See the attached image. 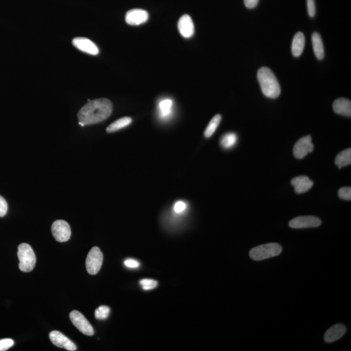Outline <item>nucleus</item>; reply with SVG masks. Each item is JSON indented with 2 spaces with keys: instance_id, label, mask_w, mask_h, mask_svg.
I'll return each instance as SVG.
<instances>
[{
  "instance_id": "f257e3e1",
  "label": "nucleus",
  "mask_w": 351,
  "mask_h": 351,
  "mask_svg": "<svg viewBox=\"0 0 351 351\" xmlns=\"http://www.w3.org/2000/svg\"><path fill=\"white\" fill-rule=\"evenodd\" d=\"M113 112V104L108 99L90 100L79 110V124L81 126L98 124L106 120Z\"/></svg>"
},
{
  "instance_id": "f03ea898",
  "label": "nucleus",
  "mask_w": 351,
  "mask_h": 351,
  "mask_svg": "<svg viewBox=\"0 0 351 351\" xmlns=\"http://www.w3.org/2000/svg\"><path fill=\"white\" fill-rule=\"evenodd\" d=\"M257 79L263 94L270 98H277L281 93V86L273 71L261 67L257 72Z\"/></svg>"
},
{
  "instance_id": "7ed1b4c3",
  "label": "nucleus",
  "mask_w": 351,
  "mask_h": 351,
  "mask_svg": "<svg viewBox=\"0 0 351 351\" xmlns=\"http://www.w3.org/2000/svg\"><path fill=\"white\" fill-rule=\"evenodd\" d=\"M18 257L20 261L19 269L23 272H31L36 264V257L31 246L22 243L18 247Z\"/></svg>"
},
{
  "instance_id": "20e7f679",
  "label": "nucleus",
  "mask_w": 351,
  "mask_h": 351,
  "mask_svg": "<svg viewBox=\"0 0 351 351\" xmlns=\"http://www.w3.org/2000/svg\"><path fill=\"white\" fill-rule=\"evenodd\" d=\"M282 247L279 243L264 244L253 248L249 252L250 257L253 260L261 261L281 255Z\"/></svg>"
},
{
  "instance_id": "39448f33",
  "label": "nucleus",
  "mask_w": 351,
  "mask_h": 351,
  "mask_svg": "<svg viewBox=\"0 0 351 351\" xmlns=\"http://www.w3.org/2000/svg\"><path fill=\"white\" fill-rule=\"evenodd\" d=\"M103 259L104 257L100 249L97 247H93L89 251L85 261L87 272L90 275H96L102 267Z\"/></svg>"
},
{
  "instance_id": "423d86ee",
  "label": "nucleus",
  "mask_w": 351,
  "mask_h": 351,
  "mask_svg": "<svg viewBox=\"0 0 351 351\" xmlns=\"http://www.w3.org/2000/svg\"><path fill=\"white\" fill-rule=\"evenodd\" d=\"M69 316H70V319L72 321V324L83 334L89 336L94 335V330L92 325L82 313L78 311L74 310L70 312Z\"/></svg>"
},
{
  "instance_id": "0eeeda50",
  "label": "nucleus",
  "mask_w": 351,
  "mask_h": 351,
  "mask_svg": "<svg viewBox=\"0 0 351 351\" xmlns=\"http://www.w3.org/2000/svg\"><path fill=\"white\" fill-rule=\"evenodd\" d=\"M51 233L55 239L60 243L69 241L71 236L70 226L63 220H57L52 224Z\"/></svg>"
},
{
  "instance_id": "6e6552de",
  "label": "nucleus",
  "mask_w": 351,
  "mask_h": 351,
  "mask_svg": "<svg viewBox=\"0 0 351 351\" xmlns=\"http://www.w3.org/2000/svg\"><path fill=\"white\" fill-rule=\"evenodd\" d=\"M321 224V219L318 217L314 216H300L289 221V226L292 229H301L318 227Z\"/></svg>"
},
{
  "instance_id": "1a4fd4ad",
  "label": "nucleus",
  "mask_w": 351,
  "mask_h": 351,
  "mask_svg": "<svg viewBox=\"0 0 351 351\" xmlns=\"http://www.w3.org/2000/svg\"><path fill=\"white\" fill-rule=\"evenodd\" d=\"M313 150V144L310 136L300 139L293 148V154L297 159H303Z\"/></svg>"
},
{
  "instance_id": "9d476101",
  "label": "nucleus",
  "mask_w": 351,
  "mask_h": 351,
  "mask_svg": "<svg viewBox=\"0 0 351 351\" xmlns=\"http://www.w3.org/2000/svg\"><path fill=\"white\" fill-rule=\"evenodd\" d=\"M49 337L52 344L58 348L70 351L77 350L76 345L59 331H52L49 333Z\"/></svg>"
},
{
  "instance_id": "9b49d317",
  "label": "nucleus",
  "mask_w": 351,
  "mask_h": 351,
  "mask_svg": "<svg viewBox=\"0 0 351 351\" xmlns=\"http://www.w3.org/2000/svg\"><path fill=\"white\" fill-rule=\"evenodd\" d=\"M149 15L147 11L142 9H135L127 12L126 23L131 25H139L145 23L148 21Z\"/></svg>"
},
{
  "instance_id": "f8f14e48",
  "label": "nucleus",
  "mask_w": 351,
  "mask_h": 351,
  "mask_svg": "<svg viewBox=\"0 0 351 351\" xmlns=\"http://www.w3.org/2000/svg\"><path fill=\"white\" fill-rule=\"evenodd\" d=\"M72 45L79 50L88 54L96 55L99 53L98 47L90 39L84 37H76L73 39Z\"/></svg>"
},
{
  "instance_id": "ddd939ff",
  "label": "nucleus",
  "mask_w": 351,
  "mask_h": 351,
  "mask_svg": "<svg viewBox=\"0 0 351 351\" xmlns=\"http://www.w3.org/2000/svg\"><path fill=\"white\" fill-rule=\"evenodd\" d=\"M178 30L185 38H190L195 32V27L192 19L189 15H184L180 18L178 23Z\"/></svg>"
},
{
  "instance_id": "4468645a",
  "label": "nucleus",
  "mask_w": 351,
  "mask_h": 351,
  "mask_svg": "<svg viewBox=\"0 0 351 351\" xmlns=\"http://www.w3.org/2000/svg\"><path fill=\"white\" fill-rule=\"evenodd\" d=\"M347 331L346 327L343 324H336L330 327L325 333V342L332 343L340 340L344 336Z\"/></svg>"
},
{
  "instance_id": "2eb2a0df",
  "label": "nucleus",
  "mask_w": 351,
  "mask_h": 351,
  "mask_svg": "<svg viewBox=\"0 0 351 351\" xmlns=\"http://www.w3.org/2000/svg\"><path fill=\"white\" fill-rule=\"evenodd\" d=\"M291 184L297 193H306L312 187L313 182L306 176H299L291 180Z\"/></svg>"
},
{
  "instance_id": "dca6fc26",
  "label": "nucleus",
  "mask_w": 351,
  "mask_h": 351,
  "mask_svg": "<svg viewBox=\"0 0 351 351\" xmlns=\"http://www.w3.org/2000/svg\"><path fill=\"white\" fill-rule=\"evenodd\" d=\"M333 110L337 114L341 116L351 117V102L348 99L338 98L333 104Z\"/></svg>"
},
{
  "instance_id": "f3484780",
  "label": "nucleus",
  "mask_w": 351,
  "mask_h": 351,
  "mask_svg": "<svg viewBox=\"0 0 351 351\" xmlns=\"http://www.w3.org/2000/svg\"><path fill=\"white\" fill-rule=\"evenodd\" d=\"M305 46V37L304 34L301 32H298L295 34L293 40L292 46H291V51L295 57L301 56Z\"/></svg>"
},
{
  "instance_id": "a211bd4d",
  "label": "nucleus",
  "mask_w": 351,
  "mask_h": 351,
  "mask_svg": "<svg viewBox=\"0 0 351 351\" xmlns=\"http://www.w3.org/2000/svg\"><path fill=\"white\" fill-rule=\"evenodd\" d=\"M313 51L319 60H322L325 56L324 46L321 35L318 33H313L312 35Z\"/></svg>"
},
{
  "instance_id": "6ab92c4d",
  "label": "nucleus",
  "mask_w": 351,
  "mask_h": 351,
  "mask_svg": "<svg viewBox=\"0 0 351 351\" xmlns=\"http://www.w3.org/2000/svg\"><path fill=\"white\" fill-rule=\"evenodd\" d=\"M132 119L130 117H122L119 118L118 120L115 121L112 124L106 129V132L108 133L116 132L117 131L121 130V129L126 128L132 123Z\"/></svg>"
},
{
  "instance_id": "aec40b11",
  "label": "nucleus",
  "mask_w": 351,
  "mask_h": 351,
  "mask_svg": "<svg viewBox=\"0 0 351 351\" xmlns=\"http://www.w3.org/2000/svg\"><path fill=\"white\" fill-rule=\"evenodd\" d=\"M335 164L338 166L339 168H342L344 166L349 165L351 164V149L345 150L341 152L336 156L335 160Z\"/></svg>"
},
{
  "instance_id": "412c9836",
  "label": "nucleus",
  "mask_w": 351,
  "mask_h": 351,
  "mask_svg": "<svg viewBox=\"0 0 351 351\" xmlns=\"http://www.w3.org/2000/svg\"><path fill=\"white\" fill-rule=\"evenodd\" d=\"M237 136L234 133H228V134H225L221 138V141H220L222 147L225 148V149H230V148H233L237 143Z\"/></svg>"
},
{
  "instance_id": "4be33fe9",
  "label": "nucleus",
  "mask_w": 351,
  "mask_h": 351,
  "mask_svg": "<svg viewBox=\"0 0 351 351\" xmlns=\"http://www.w3.org/2000/svg\"><path fill=\"white\" fill-rule=\"evenodd\" d=\"M222 117L220 115H217L211 119L209 124L206 128L205 132H204V136L206 138H210L213 136L217 127L219 126L220 122H221Z\"/></svg>"
},
{
  "instance_id": "5701e85b",
  "label": "nucleus",
  "mask_w": 351,
  "mask_h": 351,
  "mask_svg": "<svg viewBox=\"0 0 351 351\" xmlns=\"http://www.w3.org/2000/svg\"><path fill=\"white\" fill-rule=\"evenodd\" d=\"M172 106V101L170 99H164V100L161 101L159 104V108L161 116L162 117H166L171 113V109Z\"/></svg>"
},
{
  "instance_id": "b1692460",
  "label": "nucleus",
  "mask_w": 351,
  "mask_h": 351,
  "mask_svg": "<svg viewBox=\"0 0 351 351\" xmlns=\"http://www.w3.org/2000/svg\"><path fill=\"white\" fill-rule=\"evenodd\" d=\"M110 313V308L108 306H101L95 310V317L97 319L104 320L108 318Z\"/></svg>"
},
{
  "instance_id": "393cba45",
  "label": "nucleus",
  "mask_w": 351,
  "mask_h": 351,
  "mask_svg": "<svg viewBox=\"0 0 351 351\" xmlns=\"http://www.w3.org/2000/svg\"><path fill=\"white\" fill-rule=\"evenodd\" d=\"M140 284L144 290H151L156 288L158 281L151 279H143L140 281Z\"/></svg>"
},
{
  "instance_id": "a878e982",
  "label": "nucleus",
  "mask_w": 351,
  "mask_h": 351,
  "mask_svg": "<svg viewBox=\"0 0 351 351\" xmlns=\"http://www.w3.org/2000/svg\"><path fill=\"white\" fill-rule=\"evenodd\" d=\"M339 197L341 199L345 200H351V188L350 187H344L341 188L338 191Z\"/></svg>"
},
{
  "instance_id": "bb28decb",
  "label": "nucleus",
  "mask_w": 351,
  "mask_h": 351,
  "mask_svg": "<svg viewBox=\"0 0 351 351\" xmlns=\"http://www.w3.org/2000/svg\"><path fill=\"white\" fill-rule=\"evenodd\" d=\"M14 341L11 339H3L0 340V351H5L13 346Z\"/></svg>"
},
{
  "instance_id": "cd10ccee",
  "label": "nucleus",
  "mask_w": 351,
  "mask_h": 351,
  "mask_svg": "<svg viewBox=\"0 0 351 351\" xmlns=\"http://www.w3.org/2000/svg\"><path fill=\"white\" fill-rule=\"evenodd\" d=\"M306 2L308 15L310 16V17H314L315 14H316L315 0H306Z\"/></svg>"
},
{
  "instance_id": "c85d7f7f",
  "label": "nucleus",
  "mask_w": 351,
  "mask_h": 351,
  "mask_svg": "<svg viewBox=\"0 0 351 351\" xmlns=\"http://www.w3.org/2000/svg\"><path fill=\"white\" fill-rule=\"evenodd\" d=\"M7 202L3 196L0 195V217H4L7 213Z\"/></svg>"
},
{
  "instance_id": "c756f323",
  "label": "nucleus",
  "mask_w": 351,
  "mask_h": 351,
  "mask_svg": "<svg viewBox=\"0 0 351 351\" xmlns=\"http://www.w3.org/2000/svg\"><path fill=\"white\" fill-rule=\"evenodd\" d=\"M186 209V204L185 202L182 201H178L174 204V210L176 213H180L185 211Z\"/></svg>"
},
{
  "instance_id": "7c9ffc66",
  "label": "nucleus",
  "mask_w": 351,
  "mask_h": 351,
  "mask_svg": "<svg viewBox=\"0 0 351 351\" xmlns=\"http://www.w3.org/2000/svg\"><path fill=\"white\" fill-rule=\"evenodd\" d=\"M124 265H126L127 267H128V268L131 269L138 268L140 265L139 261L133 259H126V260L124 261Z\"/></svg>"
},
{
  "instance_id": "2f4dec72",
  "label": "nucleus",
  "mask_w": 351,
  "mask_h": 351,
  "mask_svg": "<svg viewBox=\"0 0 351 351\" xmlns=\"http://www.w3.org/2000/svg\"><path fill=\"white\" fill-rule=\"evenodd\" d=\"M259 0H244V3L248 9H254L258 4Z\"/></svg>"
}]
</instances>
